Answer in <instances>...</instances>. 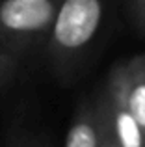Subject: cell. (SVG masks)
<instances>
[{
  "instance_id": "6da1fadb",
  "label": "cell",
  "mask_w": 145,
  "mask_h": 147,
  "mask_svg": "<svg viewBox=\"0 0 145 147\" xmlns=\"http://www.w3.org/2000/svg\"><path fill=\"white\" fill-rule=\"evenodd\" d=\"M104 19V0H60L45 50L62 82H71Z\"/></svg>"
},
{
  "instance_id": "7a4b0ae2",
  "label": "cell",
  "mask_w": 145,
  "mask_h": 147,
  "mask_svg": "<svg viewBox=\"0 0 145 147\" xmlns=\"http://www.w3.org/2000/svg\"><path fill=\"white\" fill-rule=\"evenodd\" d=\"M60 0H0V52L17 58L43 47Z\"/></svg>"
},
{
  "instance_id": "3957f363",
  "label": "cell",
  "mask_w": 145,
  "mask_h": 147,
  "mask_svg": "<svg viewBox=\"0 0 145 147\" xmlns=\"http://www.w3.org/2000/svg\"><path fill=\"white\" fill-rule=\"evenodd\" d=\"M110 123H112L113 134L121 147H145V134L140 129L134 114L130 110L127 97V76H125V65L119 61L113 65L108 73L106 86L102 95L99 97Z\"/></svg>"
},
{
  "instance_id": "277c9868",
  "label": "cell",
  "mask_w": 145,
  "mask_h": 147,
  "mask_svg": "<svg viewBox=\"0 0 145 147\" xmlns=\"http://www.w3.org/2000/svg\"><path fill=\"white\" fill-rule=\"evenodd\" d=\"M63 147H101V125L93 102L82 100L78 104Z\"/></svg>"
},
{
  "instance_id": "5b68a950",
  "label": "cell",
  "mask_w": 145,
  "mask_h": 147,
  "mask_svg": "<svg viewBox=\"0 0 145 147\" xmlns=\"http://www.w3.org/2000/svg\"><path fill=\"white\" fill-rule=\"evenodd\" d=\"M127 76V97L130 110L145 134V54L123 61Z\"/></svg>"
},
{
  "instance_id": "8992f818",
  "label": "cell",
  "mask_w": 145,
  "mask_h": 147,
  "mask_svg": "<svg viewBox=\"0 0 145 147\" xmlns=\"http://www.w3.org/2000/svg\"><path fill=\"white\" fill-rule=\"evenodd\" d=\"M97 106V114H99V125H101V147H121L119 142H117L115 134H113L112 123H110L108 115H106L104 108H102L101 100L95 102Z\"/></svg>"
},
{
  "instance_id": "52a82bcc",
  "label": "cell",
  "mask_w": 145,
  "mask_h": 147,
  "mask_svg": "<svg viewBox=\"0 0 145 147\" xmlns=\"http://www.w3.org/2000/svg\"><path fill=\"white\" fill-rule=\"evenodd\" d=\"M19 60L6 52H0V88H4L11 78H13L15 71H17Z\"/></svg>"
},
{
  "instance_id": "ba28073f",
  "label": "cell",
  "mask_w": 145,
  "mask_h": 147,
  "mask_svg": "<svg viewBox=\"0 0 145 147\" xmlns=\"http://www.w3.org/2000/svg\"><path fill=\"white\" fill-rule=\"evenodd\" d=\"M127 9L134 26L145 34V0H127Z\"/></svg>"
},
{
  "instance_id": "9c48e42d",
  "label": "cell",
  "mask_w": 145,
  "mask_h": 147,
  "mask_svg": "<svg viewBox=\"0 0 145 147\" xmlns=\"http://www.w3.org/2000/svg\"><path fill=\"white\" fill-rule=\"evenodd\" d=\"M6 147H47V145L30 136H15V138H9V144Z\"/></svg>"
}]
</instances>
